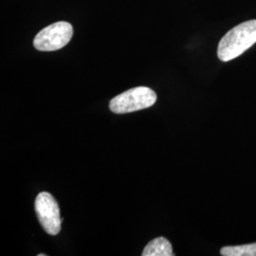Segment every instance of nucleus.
<instances>
[{
	"instance_id": "f257e3e1",
	"label": "nucleus",
	"mask_w": 256,
	"mask_h": 256,
	"mask_svg": "<svg viewBox=\"0 0 256 256\" xmlns=\"http://www.w3.org/2000/svg\"><path fill=\"white\" fill-rule=\"evenodd\" d=\"M256 43V19L232 28L220 40L218 56L222 62H229L243 54Z\"/></svg>"
},
{
	"instance_id": "f03ea898",
	"label": "nucleus",
	"mask_w": 256,
	"mask_h": 256,
	"mask_svg": "<svg viewBox=\"0 0 256 256\" xmlns=\"http://www.w3.org/2000/svg\"><path fill=\"white\" fill-rule=\"evenodd\" d=\"M156 94L147 86H138L122 92L110 101V110L116 114L130 113L152 106Z\"/></svg>"
},
{
	"instance_id": "7ed1b4c3",
	"label": "nucleus",
	"mask_w": 256,
	"mask_h": 256,
	"mask_svg": "<svg viewBox=\"0 0 256 256\" xmlns=\"http://www.w3.org/2000/svg\"><path fill=\"white\" fill-rule=\"evenodd\" d=\"M72 36L74 28L68 22H55L37 34L34 46L41 52H54L66 46Z\"/></svg>"
},
{
	"instance_id": "20e7f679",
	"label": "nucleus",
	"mask_w": 256,
	"mask_h": 256,
	"mask_svg": "<svg viewBox=\"0 0 256 256\" xmlns=\"http://www.w3.org/2000/svg\"><path fill=\"white\" fill-rule=\"evenodd\" d=\"M37 218L46 234L57 236L61 230L62 218L54 198L46 192H40L36 200Z\"/></svg>"
},
{
	"instance_id": "39448f33",
	"label": "nucleus",
	"mask_w": 256,
	"mask_h": 256,
	"mask_svg": "<svg viewBox=\"0 0 256 256\" xmlns=\"http://www.w3.org/2000/svg\"><path fill=\"white\" fill-rule=\"evenodd\" d=\"M142 256H173L171 243L164 238H158L150 241L144 248Z\"/></svg>"
},
{
	"instance_id": "423d86ee",
	"label": "nucleus",
	"mask_w": 256,
	"mask_h": 256,
	"mask_svg": "<svg viewBox=\"0 0 256 256\" xmlns=\"http://www.w3.org/2000/svg\"><path fill=\"white\" fill-rule=\"evenodd\" d=\"M220 254L223 256H256V243L222 248Z\"/></svg>"
},
{
	"instance_id": "0eeeda50",
	"label": "nucleus",
	"mask_w": 256,
	"mask_h": 256,
	"mask_svg": "<svg viewBox=\"0 0 256 256\" xmlns=\"http://www.w3.org/2000/svg\"><path fill=\"white\" fill-rule=\"evenodd\" d=\"M46 254H38V256H45Z\"/></svg>"
}]
</instances>
